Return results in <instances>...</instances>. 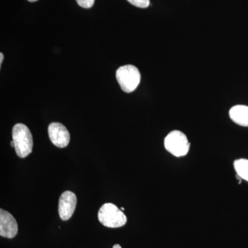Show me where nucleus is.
Segmentation results:
<instances>
[{
  "instance_id": "1a4fd4ad",
  "label": "nucleus",
  "mask_w": 248,
  "mask_h": 248,
  "mask_svg": "<svg viewBox=\"0 0 248 248\" xmlns=\"http://www.w3.org/2000/svg\"><path fill=\"white\" fill-rule=\"evenodd\" d=\"M234 167L239 177L248 182V160H236L234 163Z\"/></svg>"
},
{
  "instance_id": "6e6552de",
  "label": "nucleus",
  "mask_w": 248,
  "mask_h": 248,
  "mask_svg": "<svg viewBox=\"0 0 248 248\" xmlns=\"http://www.w3.org/2000/svg\"><path fill=\"white\" fill-rule=\"evenodd\" d=\"M229 115L234 123L241 126H248V107L235 106L230 110Z\"/></svg>"
},
{
  "instance_id": "2eb2a0df",
  "label": "nucleus",
  "mask_w": 248,
  "mask_h": 248,
  "mask_svg": "<svg viewBox=\"0 0 248 248\" xmlns=\"http://www.w3.org/2000/svg\"><path fill=\"white\" fill-rule=\"evenodd\" d=\"M29 1H31V2H35V1H38V0H28Z\"/></svg>"
},
{
  "instance_id": "4468645a",
  "label": "nucleus",
  "mask_w": 248,
  "mask_h": 248,
  "mask_svg": "<svg viewBox=\"0 0 248 248\" xmlns=\"http://www.w3.org/2000/svg\"><path fill=\"white\" fill-rule=\"evenodd\" d=\"M11 146H12L13 148H15V143L14 141L11 142Z\"/></svg>"
},
{
  "instance_id": "f03ea898",
  "label": "nucleus",
  "mask_w": 248,
  "mask_h": 248,
  "mask_svg": "<svg viewBox=\"0 0 248 248\" xmlns=\"http://www.w3.org/2000/svg\"><path fill=\"white\" fill-rule=\"evenodd\" d=\"M98 219L103 226L110 228L124 226L127 222V217L122 210L115 204H104L98 212Z\"/></svg>"
},
{
  "instance_id": "9b49d317",
  "label": "nucleus",
  "mask_w": 248,
  "mask_h": 248,
  "mask_svg": "<svg viewBox=\"0 0 248 248\" xmlns=\"http://www.w3.org/2000/svg\"><path fill=\"white\" fill-rule=\"evenodd\" d=\"M78 5L84 9H90L94 3V0H76Z\"/></svg>"
},
{
  "instance_id": "0eeeda50",
  "label": "nucleus",
  "mask_w": 248,
  "mask_h": 248,
  "mask_svg": "<svg viewBox=\"0 0 248 248\" xmlns=\"http://www.w3.org/2000/svg\"><path fill=\"white\" fill-rule=\"evenodd\" d=\"M18 226L14 216L9 212L0 210V235L3 237L13 239L17 235Z\"/></svg>"
},
{
  "instance_id": "423d86ee",
  "label": "nucleus",
  "mask_w": 248,
  "mask_h": 248,
  "mask_svg": "<svg viewBox=\"0 0 248 248\" xmlns=\"http://www.w3.org/2000/svg\"><path fill=\"white\" fill-rule=\"evenodd\" d=\"M77 205L76 194L71 191H66L60 196L59 200L58 211L60 218L63 221L70 219L73 216Z\"/></svg>"
},
{
  "instance_id": "ddd939ff",
  "label": "nucleus",
  "mask_w": 248,
  "mask_h": 248,
  "mask_svg": "<svg viewBox=\"0 0 248 248\" xmlns=\"http://www.w3.org/2000/svg\"><path fill=\"white\" fill-rule=\"evenodd\" d=\"M112 248H122V246H120V245L119 244H115V246L112 247Z\"/></svg>"
},
{
  "instance_id": "9d476101",
  "label": "nucleus",
  "mask_w": 248,
  "mask_h": 248,
  "mask_svg": "<svg viewBox=\"0 0 248 248\" xmlns=\"http://www.w3.org/2000/svg\"><path fill=\"white\" fill-rule=\"evenodd\" d=\"M133 6L141 9H146L150 5V0H127Z\"/></svg>"
},
{
  "instance_id": "f257e3e1",
  "label": "nucleus",
  "mask_w": 248,
  "mask_h": 248,
  "mask_svg": "<svg viewBox=\"0 0 248 248\" xmlns=\"http://www.w3.org/2000/svg\"><path fill=\"white\" fill-rule=\"evenodd\" d=\"M13 141L15 143V150L17 156L25 158L32 153L33 140L32 134L27 125L17 124L13 128Z\"/></svg>"
},
{
  "instance_id": "39448f33",
  "label": "nucleus",
  "mask_w": 248,
  "mask_h": 248,
  "mask_svg": "<svg viewBox=\"0 0 248 248\" xmlns=\"http://www.w3.org/2000/svg\"><path fill=\"white\" fill-rule=\"evenodd\" d=\"M49 138L52 143L58 148H66L69 144L71 136L69 132L63 124L53 122L48 128Z\"/></svg>"
},
{
  "instance_id": "7ed1b4c3",
  "label": "nucleus",
  "mask_w": 248,
  "mask_h": 248,
  "mask_svg": "<svg viewBox=\"0 0 248 248\" xmlns=\"http://www.w3.org/2000/svg\"><path fill=\"white\" fill-rule=\"evenodd\" d=\"M116 78L122 91L130 93L138 88L141 81V74L137 67L133 65H125L117 69Z\"/></svg>"
},
{
  "instance_id": "f8f14e48",
  "label": "nucleus",
  "mask_w": 248,
  "mask_h": 248,
  "mask_svg": "<svg viewBox=\"0 0 248 248\" xmlns=\"http://www.w3.org/2000/svg\"><path fill=\"white\" fill-rule=\"evenodd\" d=\"M3 60H4V55L3 53H0V66L2 64Z\"/></svg>"
},
{
  "instance_id": "20e7f679",
  "label": "nucleus",
  "mask_w": 248,
  "mask_h": 248,
  "mask_svg": "<svg viewBox=\"0 0 248 248\" xmlns=\"http://www.w3.org/2000/svg\"><path fill=\"white\" fill-rule=\"evenodd\" d=\"M164 146L173 156L182 157L188 153L190 143L185 134L179 130H173L165 138Z\"/></svg>"
}]
</instances>
